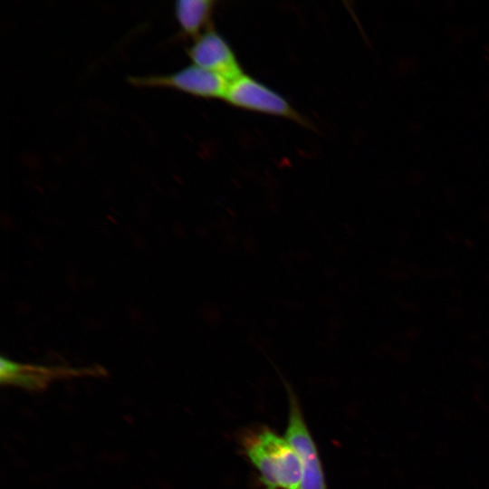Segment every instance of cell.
<instances>
[{"label":"cell","instance_id":"cell-1","mask_svg":"<svg viewBox=\"0 0 489 489\" xmlns=\"http://www.w3.org/2000/svg\"><path fill=\"white\" fill-rule=\"evenodd\" d=\"M241 445L265 489H300L301 464L285 436L262 427L245 432Z\"/></svg>","mask_w":489,"mask_h":489},{"label":"cell","instance_id":"cell-3","mask_svg":"<svg viewBox=\"0 0 489 489\" xmlns=\"http://www.w3.org/2000/svg\"><path fill=\"white\" fill-rule=\"evenodd\" d=\"M289 394L290 410L285 438L301 464L300 489H327L317 446L304 421L295 395L290 390Z\"/></svg>","mask_w":489,"mask_h":489},{"label":"cell","instance_id":"cell-7","mask_svg":"<svg viewBox=\"0 0 489 489\" xmlns=\"http://www.w3.org/2000/svg\"><path fill=\"white\" fill-rule=\"evenodd\" d=\"M2 383L13 384L27 389H39L45 384L44 376L25 369L18 374L1 379Z\"/></svg>","mask_w":489,"mask_h":489},{"label":"cell","instance_id":"cell-2","mask_svg":"<svg viewBox=\"0 0 489 489\" xmlns=\"http://www.w3.org/2000/svg\"><path fill=\"white\" fill-rule=\"evenodd\" d=\"M225 101L235 108L285 118L309 129L312 127L279 92L245 73L230 82Z\"/></svg>","mask_w":489,"mask_h":489},{"label":"cell","instance_id":"cell-8","mask_svg":"<svg viewBox=\"0 0 489 489\" xmlns=\"http://www.w3.org/2000/svg\"><path fill=\"white\" fill-rule=\"evenodd\" d=\"M26 369V367L21 363L2 358L0 360V378L1 379L18 374Z\"/></svg>","mask_w":489,"mask_h":489},{"label":"cell","instance_id":"cell-6","mask_svg":"<svg viewBox=\"0 0 489 489\" xmlns=\"http://www.w3.org/2000/svg\"><path fill=\"white\" fill-rule=\"evenodd\" d=\"M216 2L213 0H179L175 14L183 33L194 39L211 29V19Z\"/></svg>","mask_w":489,"mask_h":489},{"label":"cell","instance_id":"cell-5","mask_svg":"<svg viewBox=\"0 0 489 489\" xmlns=\"http://www.w3.org/2000/svg\"><path fill=\"white\" fill-rule=\"evenodd\" d=\"M187 54L194 65L216 72L229 82L244 73L228 42L213 28L194 39Z\"/></svg>","mask_w":489,"mask_h":489},{"label":"cell","instance_id":"cell-4","mask_svg":"<svg viewBox=\"0 0 489 489\" xmlns=\"http://www.w3.org/2000/svg\"><path fill=\"white\" fill-rule=\"evenodd\" d=\"M137 86L172 88L197 97L225 100L230 82L222 75L197 65L167 75L130 77Z\"/></svg>","mask_w":489,"mask_h":489}]
</instances>
